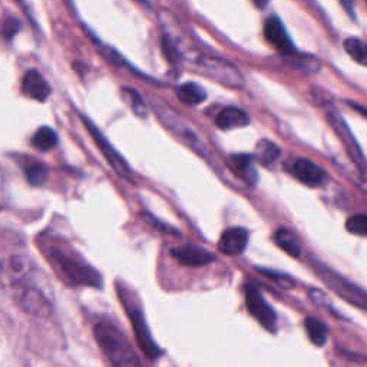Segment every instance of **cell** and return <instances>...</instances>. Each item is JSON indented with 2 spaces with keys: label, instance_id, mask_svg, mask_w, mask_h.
Listing matches in <instances>:
<instances>
[{
  "label": "cell",
  "instance_id": "cell-1",
  "mask_svg": "<svg viewBox=\"0 0 367 367\" xmlns=\"http://www.w3.org/2000/svg\"><path fill=\"white\" fill-rule=\"evenodd\" d=\"M93 336L114 367H143L128 337L116 325L109 322L96 323Z\"/></svg>",
  "mask_w": 367,
  "mask_h": 367
},
{
  "label": "cell",
  "instance_id": "cell-2",
  "mask_svg": "<svg viewBox=\"0 0 367 367\" xmlns=\"http://www.w3.org/2000/svg\"><path fill=\"white\" fill-rule=\"evenodd\" d=\"M47 258L55 273L69 286H88L100 288L102 284L101 276L81 256L70 253L61 247H52Z\"/></svg>",
  "mask_w": 367,
  "mask_h": 367
},
{
  "label": "cell",
  "instance_id": "cell-3",
  "mask_svg": "<svg viewBox=\"0 0 367 367\" xmlns=\"http://www.w3.org/2000/svg\"><path fill=\"white\" fill-rule=\"evenodd\" d=\"M197 69L204 73V77L223 84L227 88H241L244 84L241 73L234 65H231V62L214 58H203L197 62Z\"/></svg>",
  "mask_w": 367,
  "mask_h": 367
},
{
  "label": "cell",
  "instance_id": "cell-4",
  "mask_svg": "<svg viewBox=\"0 0 367 367\" xmlns=\"http://www.w3.org/2000/svg\"><path fill=\"white\" fill-rule=\"evenodd\" d=\"M246 306L254 319L268 331H276L277 315L273 307L267 303L261 291L256 286L246 287Z\"/></svg>",
  "mask_w": 367,
  "mask_h": 367
},
{
  "label": "cell",
  "instance_id": "cell-5",
  "mask_svg": "<svg viewBox=\"0 0 367 367\" xmlns=\"http://www.w3.org/2000/svg\"><path fill=\"white\" fill-rule=\"evenodd\" d=\"M264 36L272 46L284 55H291L296 52V47L288 36L286 26L277 16L268 17L264 23Z\"/></svg>",
  "mask_w": 367,
  "mask_h": 367
},
{
  "label": "cell",
  "instance_id": "cell-6",
  "mask_svg": "<svg viewBox=\"0 0 367 367\" xmlns=\"http://www.w3.org/2000/svg\"><path fill=\"white\" fill-rule=\"evenodd\" d=\"M84 124L86 125V128H88V131H89V134H91V136L95 139V142H96V145L97 146H100V150L102 151V154L105 155V158H107V161L111 164V166L116 171V173L120 175V177H128V174H130V166H128V164L124 161V158H122L114 148H112V146L109 145V142H108V139L100 132V130H97L93 124H92V122L88 119V118H85L84 116Z\"/></svg>",
  "mask_w": 367,
  "mask_h": 367
},
{
  "label": "cell",
  "instance_id": "cell-7",
  "mask_svg": "<svg viewBox=\"0 0 367 367\" xmlns=\"http://www.w3.org/2000/svg\"><path fill=\"white\" fill-rule=\"evenodd\" d=\"M329 120L331 127L334 128L337 136L340 138V141L343 142L345 148L348 150L349 155L352 157V159L360 166V168H366V159H364V155H363V151L359 146L356 138L353 136L350 128L346 125V122L343 120V118H341L338 114L336 112H331L329 114Z\"/></svg>",
  "mask_w": 367,
  "mask_h": 367
},
{
  "label": "cell",
  "instance_id": "cell-8",
  "mask_svg": "<svg viewBox=\"0 0 367 367\" xmlns=\"http://www.w3.org/2000/svg\"><path fill=\"white\" fill-rule=\"evenodd\" d=\"M250 234L246 228L234 227L226 230L218 241V249L226 256H240L246 250Z\"/></svg>",
  "mask_w": 367,
  "mask_h": 367
},
{
  "label": "cell",
  "instance_id": "cell-9",
  "mask_svg": "<svg viewBox=\"0 0 367 367\" xmlns=\"http://www.w3.org/2000/svg\"><path fill=\"white\" fill-rule=\"evenodd\" d=\"M292 175L309 187H320L327 181L326 171L310 159L302 158L292 165Z\"/></svg>",
  "mask_w": 367,
  "mask_h": 367
},
{
  "label": "cell",
  "instance_id": "cell-10",
  "mask_svg": "<svg viewBox=\"0 0 367 367\" xmlns=\"http://www.w3.org/2000/svg\"><path fill=\"white\" fill-rule=\"evenodd\" d=\"M22 93L38 102H45L51 96L52 89L40 75V72L31 69L24 73L22 79Z\"/></svg>",
  "mask_w": 367,
  "mask_h": 367
},
{
  "label": "cell",
  "instance_id": "cell-11",
  "mask_svg": "<svg viewBox=\"0 0 367 367\" xmlns=\"http://www.w3.org/2000/svg\"><path fill=\"white\" fill-rule=\"evenodd\" d=\"M171 256L182 265L188 267H203L215 260V256L211 251L198 246H192V244L173 249L171 250Z\"/></svg>",
  "mask_w": 367,
  "mask_h": 367
},
{
  "label": "cell",
  "instance_id": "cell-12",
  "mask_svg": "<svg viewBox=\"0 0 367 367\" xmlns=\"http://www.w3.org/2000/svg\"><path fill=\"white\" fill-rule=\"evenodd\" d=\"M215 124L219 130H223V131L242 128L250 124V115L240 108L228 107L218 114Z\"/></svg>",
  "mask_w": 367,
  "mask_h": 367
},
{
  "label": "cell",
  "instance_id": "cell-13",
  "mask_svg": "<svg viewBox=\"0 0 367 367\" xmlns=\"http://www.w3.org/2000/svg\"><path fill=\"white\" fill-rule=\"evenodd\" d=\"M230 165L234 173L247 181L250 185L257 182V171L253 165V158L247 154H235L230 158Z\"/></svg>",
  "mask_w": 367,
  "mask_h": 367
},
{
  "label": "cell",
  "instance_id": "cell-14",
  "mask_svg": "<svg viewBox=\"0 0 367 367\" xmlns=\"http://www.w3.org/2000/svg\"><path fill=\"white\" fill-rule=\"evenodd\" d=\"M178 100L189 107L200 105L207 100V92L203 86L195 82H185L182 84L177 91Z\"/></svg>",
  "mask_w": 367,
  "mask_h": 367
},
{
  "label": "cell",
  "instance_id": "cell-15",
  "mask_svg": "<svg viewBox=\"0 0 367 367\" xmlns=\"http://www.w3.org/2000/svg\"><path fill=\"white\" fill-rule=\"evenodd\" d=\"M274 240L277 242V246L287 253L291 257H300L302 256V246L297 240V237L292 234L290 230L287 228H280L276 231L274 234Z\"/></svg>",
  "mask_w": 367,
  "mask_h": 367
},
{
  "label": "cell",
  "instance_id": "cell-16",
  "mask_svg": "<svg viewBox=\"0 0 367 367\" xmlns=\"http://www.w3.org/2000/svg\"><path fill=\"white\" fill-rule=\"evenodd\" d=\"M304 327L310 341L314 346L323 348L326 345L329 338V329L323 322H320L319 319H314V317H307Z\"/></svg>",
  "mask_w": 367,
  "mask_h": 367
},
{
  "label": "cell",
  "instance_id": "cell-17",
  "mask_svg": "<svg viewBox=\"0 0 367 367\" xmlns=\"http://www.w3.org/2000/svg\"><path fill=\"white\" fill-rule=\"evenodd\" d=\"M56 143H58V135L55 134L52 128H49V127L39 128L32 138V145L42 153L54 150Z\"/></svg>",
  "mask_w": 367,
  "mask_h": 367
},
{
  "label": "cell",
  "instance_id": "cell-18",
  "mask_svg": "<svg viewBox=\"0 0 367 367\" xmlns=\"http://www.w3.org/2000/svg\"><path fill=\"white\" fill-rule=\"evenodd\" d=\"M281 154V150L277 146V143L268 141V139H263L258 142L257 145V150H256V158L264 164V165H270L273 164Z\"/></svg>",
  "mask_w": 367,
  "mask_h": 367
},
{
  "label": "cell",
  "instance_id": "cell-19",
  "mask_svg": "<svg viewBox=\"0 0 367 367\" xmlns=\"http://www.w3.org/2000/svg\"><path fill=\"white\" fill-rule=\"evenodd\" d=\"M345 51L348 55L357 62L359 65L367 66V43L357 39V38H349L345 40Z\"/></svg>",
  "mask_w": 367,
  "mask_h": 367
},
{
  "label": "cell",
  "instance_id": "cell-20",
  "mask_svg": "<svg viewBox=\"0 0 367 367\" xmlns=\"http://www.w3.org/2000/svg\"><path fill=\"white\" fill-rule=\"evenodd\" d=\"M122 95H124V101L130 104V107L138 116L146 118V105L136 91L131 88H124L122 89Z\"/></svg>",
  "mask_w": 367,
  "mask_h": 367
},
{
  "label": "cell",
  "instance_id": "cell-21",
  "mask_svg": "<svg viewBox=\"0 0 367 367\" xmlns=\"http://www.w3.org/2000/svg\"><path fill=\"white\" fill-rule=\"evenodd\" d=\"M346 228L352 234L367 237V214H357L350 217L346 223Z\"/></svg>",
  "mask_w": 367,
  "mask_h": 367
},
{
  "label": "cell",
  "instance_id": "cell-22",
  "mask_svg": "<svg viewBox=\"0 0 367 367\" xmlns=\"http://www.w3.org/2000/svg\"><path fill=\"white\" fill-rule=\"evenodd\" d=\"M26 177L32 185H43L47 180V169L43 164H33L26 169Z\"/></svg>",
  "mask_w": 367,
  "mask_h": 367
},
{
  "label": "cell",
  "instance_id": "cell-23",
  "mask_svg": "<svg viewBox=\"0 0 367 367\" xmlns=\"http://www.w3.org/2000/svg\"><path fill=\"white\" fill-rule=\"evenodd\" d=\"M263 274H267V277H272L273 280H276L279 284L284 286V288H290L292 284H295V281H292L291 279H288L287 276H281V274H274V273H270L268 270H261Z\"/></svg>",
  "mask_w": 367,
  "mask_h": 367
},
{
  "label": "cell",
  "instance_id": "cell-24",
  "mask_svg": "<svg viewBox=\"0 0 367 367\" xmlns=\"http://www.w3.org/2000/svg\"><path fill=\"white\" fill-rule=\"evenodd\" d=\"M310 299L317 304V306H327L329 304V297L320 290H311L310 291Z\"/></svg>",
  "mask_w": 367,
  "mask_h": 367
},
{
  "label": "cell",
  "instance_id": "cell-25",
  "mask_svg": "<svg viewBox=\"0 0 367 367\" xmlns=\"http://www.w3.org/2000/svg\"><path fill=\"white\" fill-rule=\"evenodd\" d=\"M19 29V23L16 19L10 17L6 23H5V26H3V35L5 38H12Z\"/></svg>",
  "mask_w": 367,
  "mask_h": 367
},
{
  "label": "cell",
  "instance_id": "cell-26",
  "mask_svg": "<svg viewBox=\"0 0 367 367\" xmlns=\"http://www.w3.org/2000/svg\"><path fill=\"white\" fill-rule=\"evenodd\" d=\"M340 3L352 16H354V0H340Z\"/></svg>",
  "mask_w": 367,
  "mask_h": 367
},
{
  "label": "cell",
  "instance_id": "cell-27",
  "mask_svg": "<svg viewBox=\"0 0 367 367\" xmlns=\"http://www.w3.org/2000/svg\"><path fill=\"white\" fill-rule=\"evenodd\" d=\"M352 108H354V111L356 112H359V114H361L363 116H366L367 118V108L366 107H361L360 104H356V102H348Z\"/></svg>",
  "mask_w": 367,
  "mask_h": 367
},
{
  "label": "cell",
  "instance_id": "cell-28",
  "mask_svg": "<svg viewBox=\"0 0 367 367\" xmlns=\"http://www.w3.org/2000/svg\"><path fill=\"white\" fill-rule=\"evenodd\" d=\"M253 2H254V5H256L257 8L264 9V8L268 5V2H270V0H253Z\"/></svg>",
  "mask_w": 367,
  "mask_h": 367
}]
</instances>
